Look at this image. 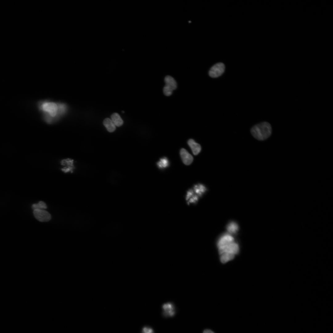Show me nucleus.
I'll list each match as a JSON object with an SVG mask.
<instances>
[{
    "label": "nucleus",
    "mask_w": 333,
    "mask_h": 333,
    "mask_svg": "<svg viewBox=\"0 0 333 333\" xmlns=\"http://www.w3.org/2000/svg\"><path fill=\"white\" fill-rule=\"evenodd\" d=\"M32 208L34 210H43L47 208L46 204L43 201H39L38 203L33 204L32 206Z\"/></svg>",
    "instance_id": "obj_15"
},
{
    "label": "nucleus",
    "mask_w": 333,
    "mask_h": 333,
    "mask_svg": "<svg viewBox=\"0 0 333 333\" xmlns=\"http://www.w3.org/2000/svg\"><path fill=\"white\" fill-rule=\"evenodd\" d=\"M33 214L35 218L41 222L48 221L51 218V216L50 214L44 210H34L33 211Z\"/></svg>",
    "instance_id": "obj_6"
},
{
    "label": "nucleus",
    "mask_w": 333,
    "mask_h": 333,
    "mask_svg": "<svg viewBox=\"0 0 333 333\" xmlns=\"http://www.w3.org/2000/svg\"><path fill=\"white\" fill-rule=\"evenodd\" d=\"M180 155L183 163L186 165H189L192 162L193 157L186 149H181L180 151Z\"/></svg>",
    "instance_id": "obj_8"
},
{
    "label": "nucleus",
    "mask_w": 333,
    "mask_h": 333,
    "mask_svg": "<svg viewBox=\"0 0 333 333\" xmlns=\"http://www.w3.org/2000/svg\"><path fill=\"white\" fill-rule=\"evenodd\" d=\"M111 120L116 126L120 127L121 126L123 121L119 115L117 113H114L111 116Z\"/></svg>",
    "instance_id": "obj_14"
},
{
    "label": "nucleus",
    "mask_w": 333,
    "mask_h": 333,
    "mask_svg": "<svg viewBox=\"0 0 333 333\" xmlns=\"http://www.w3.org/2000/svg\"><path fill=\"white\" fill-rule=\"evenodd\" d=\"M122 113H124V111H122Z\"/></svg>",
    "instance_id": "obj_20"
},
{
    "label": "nucleus",
    "mask_w": 333,
    "mask_h": 333,
    "mask_svg": "<svg viewBox=\"0 0 333 333\" xmlns=\"http://www.w3.org/2000/svg\"><path fill=\"white\" fill-rule=\"evenodd\" d=\"M38 106L43 114V118L47 123L51 124L56 121L67 111V106L64 103L44 101L39 103Z\"/></svg>",
    "instance_id": "obj_2"
},
{
    "label": "nucleus",
    "mask_w": 333,
    "mask_h": 333,
    "mask_svg": "<svg viewBox=\"0 0 333 333\" xmlns=\"http://www.w3.org/2000/svg\"><path fill=\"white\" fill-rule=\"evenodd\" d=\"M187 143L194 155H197L199 153L201 150V146L199 144L196 143L193 139L189 140Z\"/></svg>",
    "instance_id": "obj_10"
},
{
    "label": "nucleus",
    "mask_w": 333,
    "mask_h": 333,
    "mask_svg": "<svg viewBox=\"0 0 333 333\" xmlns=\"http://www.w3.org/2000/svg\"><path fill=\"white\" fill-rule=\"evenodd\" d=\"M142 333H153V331L151 328L145 327L143 328Z\"/></svg>",
    "instance_id": "obj_18"
},
{
    "label": "nucleus",
    "mask_w": 333,
    "mask_h": 333,
    "mask_svg": "<svg viewBox=\"0 0 333 333\" xmlns=\"http://www.w3.org/2000/svg\"><path fill=\"white\" fill-rule=\"evenodd\" d=\"M199 198V196L195 193L193 189H190L187 192L186 200L188 204L197 202Z\"/></svg>",
    "instance_id": "obj_9"
},
{
    "label": "nucleus",
    "mask_w": 333,
    "mask_h": 333,
    "mask_svg": "<svg viewBox=\"0 0 333 333\" xmlns=\"http://www.w3.org/2000/svg\"><path fill=\"white\" fill-rule=\"evenodd\" d=\"M60 163L63 166L61 170L64 173H72L74 171L75 167L73 160L69 158L64 159L61 161Z\"/></svg>",
    "instance_id": "obj_7"
},
{
    "label": "nucleus",
    "mask_w": 333,
    "mask_h": 333,
    "mask_svg": "<svg viewBox=\"0 0 333 333\" xmlns=\"http://www.w3.org/2000/svg\"><path fill=\"white\" fill-rule=\"evenodd\" d=\"M163 308L167 313L172 315L174 313L173 312V306L172 304L167 303L164 304L163 306Z\"/></svg>",
    "instance_id": "obj_16"
},
{
    "label": "nucleus",
    "mask_w": 333,
    "mask_h": 333,
    "mask_svg": "<svg viewBox=\"0 0 333 333\" xmlns=\"http://www.w3.org/2000/svg\"><path fill=\"white\" fill-rule=\"evenodd\" d=\"M250 132L255 138L258 140L263 141L270 136L272 133V127L269 123L263 122L253 126Z\"/></svg>",
    "instance_id": "obj_3"
},
{
    "label": "nucleus",
    "mask_w": 333,
    "mask_h": 333,
    "mask_svg": "<svg viewBox=\"0 0 333 333\" xmlns=\"http://www.w3.org/2000/svg\"><path fill=\"white\" fill-rule=\"evenodd\" d=\"M168 161L166 158H163L160 159L158 162L157 165L160 168H165L168 165Z\"/></svg>",
    "instance_id": "obj_17"
},
{
    "label": "nucleus",
    "mask_w": 333,
    "mask_h": 333,
    "mask_svg": "<svg viewBox=\"0 0 333 333\" xmlns=\"http://www.w3.org/2000/svg\"><path fill=\"white\" fill-rule=\"evenodd\" d=\"M103 123L109 132H113L115 130L116 125L110 119L108 118L105 119L103 121Z\"/></svg>",
    "instance_id": "obj_11"
},
{
    "label": "nucleus",
    "mask_w": 333,
    "mask_h": 333,
    "mask_svg": "<svg viewBox=\"0 0 333 333\" xmlns=\"http://www.w3.org/2000/svg\"><path fill=\"white\" fill-rule=\"evenodd\" d=\"M217 246L220 256V260L225 263L233 259L239 250L238 244L234 237L227 233L220 237L217 242Z\"/></svg>",
    "instance_id": "obj_1"
},
{
    "label": "nucleus",
    "mask_w": 333,
    "mask_h": 333,
    "mask_svg": "<svg viewBox=\"0 0 333 333\" xmlns=\"http://www.w3.org/2000/svg\"><path fill=\"white\" fill-rule=\"evenodd\" d=\"M203 333H214L213 331H211V330H209V329H206V330H204V331L203 332Z\"/></svg>",
    "instance_id": "obj_19"
},
{
    "label": "nucleus",
    "mask_w": 333,
    "mask_h": 333,
    "mask_svg": "<svg viewBox=\"0 0 333 333\" xmlns=\"http://www.w3.org/2000/svg\"><path fill=\"white\" fill-rule=\"evenodd\" d=\"M227 230L228 233L232 235L237 233L239 230V226L235 222H231L227 225Z\"/></svg>",
    "instance_id": "obj_13"
},
{
    "label": "nucleus",
    "mask_w": 333,
    "mask_h": 333,
    "mask_svg": "<svg viewBox=\"0 0 333 333\" xmlns=\"http://www.w3.org/2000/svg\"><path fill=\"white\" fill-rule=\"evenodd\" d=\"M164 81L165 85L163 88V93L165 95L169 96L171 95L173 90L177 88V83L173 78L169 76L165 77Z\"/></svg>",
    "instance_id": "obj_4"
},
{
    "label": "nucleus",
    "mask_w": 333,
    "mask_h": 333,
    "mask_svg": "<svg viewBox=\"0 0 333 333\" xmlns=\"http://www.w3.org/2000/svg\"><path fill=\"white\" fill-rule=\"evenodd\" d=\"M193 190L195 193L199 197L205 193L207 189L204 186L199 184L195 185Z\"/></svg>",
    "instance_id": "obj_12"
},
{
    "label": "nucleus",
    "mask_w": 333,
    "mask_h": 333,
    "mask_svg": "<svg viewBox=\"0 0 333 333\" xmlns=\"http://www.w3.org/2000/svg\"><path fill=\"white\" fill-rule=\"evenodd\" d=\"M225 66L222 63H219L212 66L209 72V76L212 78H216L221 76L224 72Z\"/></svg>",
    "instance_id": "obj_5"
}]
</instances>
